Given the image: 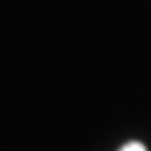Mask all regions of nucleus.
<instances>
[{
  "instance_id": "obj_1",
  "label": "nucleus",
  "mask_w": 151,
  "mask_h": 151,
  "mask_svg": "<svg viewBox=\"0 0 151 151\" xmlns=\"http://www.w3.org/2000/svg\"><path fill=\"white\" fill-rule=\"evenodd\" d=\"M118 151H147V147L142 142H127L126 146H122Z\"/></svg>"
}]
</instances>
